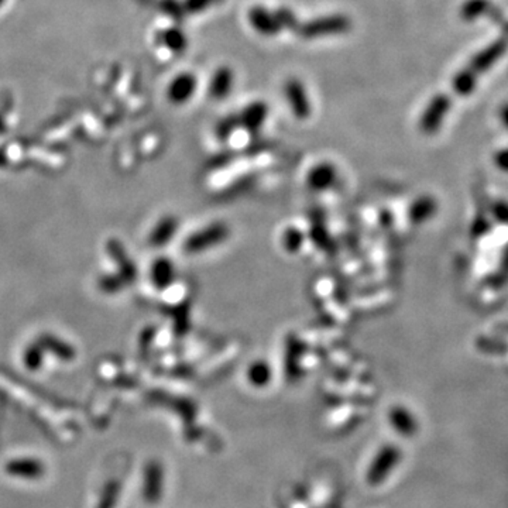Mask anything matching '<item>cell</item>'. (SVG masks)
I'll return each instance as SVG.
<instances>
[{"mask_svg":"<svg viewBox=\"0 0 508 508\" xmlns=\"http://www.w3.org/2000/svg\"><path fill=\"white\" fill-rule=\"evenodd\" d=\"M401 449L395 445H384L382 446L377 453L374 454L367 470H366V481L373 486L377 487L383 481H386L391 473L397 469L401 462Z\"/></svg>","mask_w":508,"mask_h":508,"instance_id":"cell-1","label":"cell"},{"mask_svg":"<svg viewBox=\"0 0 508 508\" xmlns=\"http://www.w3.org/2000/svg\"><path fill=\"white\" fill-rule=\"evenodd\" d=\"M351 20L344 14H329L313 19L305 24H300L298 33L304 38H320L349 32Z\"/></svg>","mask_w":508,"mask_h":508,"instance_id":"cell-2","label":"cell"},{"mask_svg":"<svg viewBox=\"0 0 508 508\" xmlns=\"http://www.w3.org/2000/svg\"><path fill=\"white\" fill-rule=\"evenodd\" d=\"M229 233L228 225L221 222L212 223L190 236L185 242V250L188 253H201L210 247H217L228 240Z\"/></svg>","mask_w":508,"mask_h":508,"instance_id":"cell-3","label":"cell"},{"mask_svg":"<svg viewBox=\"0 0 508 508\" xmlns=\"http://www.w3.org/2000/svg\"><path fill=\"white\" fill-rule=\"evenodd\" d=\"M285 99L292 111V115L300 120L311 116V102L304 84L297 78H289L284 84Z\"/></svg>","mask_w":508,"mask_h":508,"instance_id":"cell-4","label":"cell"},{"mask_svg":"<svg viewBox=\"0 0 508 508\" xmlns=\"http://www.w3.org/2000/svg\"><path fill=\"white\" fill-rule=\"evenodd\" d=\"M448 111H449V99L443 95L435 96L430 102V104L426 106V109L423 111L421 116V120H419L421 130L423 133H428V135L435 133L442 126V122Z\"/></svg>","mask_w":508,"mask_h":508,"instance_id":"cell-5","label":"cell"},{"mask_svg":"<svg viewBox=\"0 0 508 508\" xmlns=\"http://www.w3.org/2000/svg\"><path fill=\"white\" fill-rule=\"evenodd\" d=\"M249 21L252 27L261 36L274 37L283 32L273 10H269L264 6L252 8L249 10Z\"/></svg>","mask_w":508,"mask_h":508,"instance_id":"cell-6","label":"cell"},{"mask_svg":"<svg viewBox=\"0 0 508 508\" xmlns=\"http://www.w3.org/2000/svg\"><path fill=\"white\" fill-rule=\"evenodd\" d=\"M338 170L332 163L322 162L311 168L307 174V184L312 191L324 192L329 190L331 186L336 182Z\"/></svg>","mask_w":508,"mask_h":508,"instance_id":"cell-7","label":"cell"},{"mask_svg":"<svg viewBox=\"0 0 508 508\" xmlns=\"http://www.w3.org/2000/svg\"><path fill=\"white\" fill-rule=\"evenodd\" d=\"M388 422L393 431L401 437H412L418 431L415 415L403 406H394L388 412Z\"/></svg>","mask_w":508,"mask_h":508,"instance_id":"cell-8","label":"cell"},{"mask_svg":"<svg viewBox=\"0 0 508 508\" xmlns=\"http://www.w3.org/2000/svg\"><path fill=\"white\" fill-rule=\"evenodd\" d=\"M234 82L233 71L229 67H221L212 75L209 82V93L215 99H223L232 92Z\"/></svg>","mask_w":508,"mask_h":508,"instance_id":"cell-9","label":"cell"},{"mask_svg":"<svg viewBox=\"0 0 508 508\" xmlns=\"http://www.w3.org/2000/svg\"><path fill=\"white\" fill-rule=\"evenodd\" d=\"M267 115H269V108H267L264 102H253L246 106L245 111L242 112L240 123L249 131H257L264 124Z\"/></svg>","mask_w":508,"mask_h":508,"instance_id":"cell-10","label":"cell"},{"mask_svg":"<svg viewBox=\"0 0 508 508\" xmlns=\"http://www.w3.org/2000/svg\"><path fill=\"white\" fill-rule=\"evenodd\" d=\"M195 88H197L195 76L191 74H182L178 78H175L174 82L171 84L170 98L177 103H182L194 95Z\"/></svg>","mask_w":508,"mask_h":508,"instance_id":"cell-11","label":"cell"},{"mask_svg":"<svg viewBox=\"0 0 508 508\" xmlns=\"http://www.w3.org/2000/svg\"><path fill=\"white\" fill-rule=\"evenodd\" d=\"M438 210L437 201L431 197L418 198L410 208V219L414 223H423L430 221Z\"/></svg>","mask_w":508,"mask_h":508,"instance_id":"cell-12","label":"cell"},{"mask_svg":"<svg viewBox=\"0 0 508 508\" xmlns=\"http://www.w3.org/2000/svg\"><path fill=\"white\" fill-rule=\"evenodd\" d=\"M273 379V370L264 360H256L247 368V382L257 388H264Z\"/></svg>","mask_w":508,"mask_h":508,"instance_id":"cell-13","label":"cell"},{"mask_svg":"<svg viewBox=\"0 0 508 508\" xmlns=\"http://www.w3.org/2000/svg\"><path fill=\"white\" fill-rule=\"evenodd\" d=\"M174 274V265L167 258H158L151 269L153 283L159 289L167 288L173 283Z\"/></svg>","mask_w":508,"mask_h":508,"instance_id":"cell-14","label":"cell"},{"mask_svg":"<svg viewBox=\"0 0 508 508\" xmlns=\"http://www.w3.org/2000/svg\"><path fill=\"white\" fill-rule=\"evenodd\" d=\"M177 230V221L174 218H166L157 225L151 234V243L155 246H162L167 243Z\"/></svg>","mask_w":508,"mask_h":508,"instance_id":"cell-15","label":"cell"},{"mask_svg":"<svg viewBox=\"0 0 508 508\" xmlns=\"http://www.w3.org/2000/svg\"><path fill=\"white\" fill-rule=\"evenodd\" d=\"M281 30H297L300 27V23L297 20V16L292 13V10L287 9V8H278L276 10H273Z\"/></svg>","mask_w":508,"mask_h":508,"instance_id":"cell-16","label":"cell"},{"mask_svg":"<svg viewBox=\"0 0 508 508\" xmlns=\"http://www.w3.org/2000/svg\"><path fill=\"white\" fill-rule=\"evenodd\" d=\"M302 243V234L297 229H291L284 234V245L288 250L297 252Z\"/></svg>","mask_w":508,"mask_h":508,"instance_id":"cell-17","label":"cell"},{"mask_svg":"<svg viewBox=\"0 0 508 508\" xmlns=\"http://www.w3.org/2000/svg\"><path fill=\"white\" fill-rule=\"evenodd\" d=\"M24 359L30 368H37L41 363V351L38 349V347H30L27 353H25Z\"/></svg>","mask_w":508,"mask_h":508,"instance_id":"cell-18","label":"cell"},{"mask_svg":"<svg viewBox=\"0 0 508 508\" xmlns=\"http://www.w3.org/2000/svg\"><path fill=\"white\" fill-rule=\"evenodd\" d=\"M236 124H237V122H233V119L232 118H229V119H226V120H223L219 126H218V136L221 137V139H228L229 136H230V133H232V130L236 127Z\"/></svg>","mask_w":508,"mask_h":508,"instance_id":"cell-19","label":"cell"},{"mask_svg":"<svg viewBox=\"0 0 508 508\" xmlns=\"http://www.w3.org/2000/svg\"><path fill=\"white\" fill-rule=\"evenodd\" d=\"M494 217L504 222V223H508V203L505 202H497L496 206H494Z\"/></svg>","mask_w":508,"mask_h":508,"instance_id":"cell-20","label":"cell"},{"mask_svg":"<svg viewBox=\"0 0 508 508\" xmlns=\"http://www.w3.org/2000/svg\"><path fill=\"white\" fill-rule=\"evenodd\" d=\"M496 164L498 168H501L503 171H508V150L500 151L496 155Z\"/></svg>","mask_w":508,"mask_h":508,"instance_id":"cell-21","label":"cell"},{"mask_svg":"<svg viewBox=\"0 0 508 508\" xmlns=\"http://www.w3.org/2000/svg\"><path fill=\"white\" fill-rule=\"evenodd\" d=\"M210 2L212 0H191V8L194 10H201V9H205Z\"/></svg>","mask_w":508,"mask_h":508,"instance_id":"cell-22","label":"cell"},{"mask_svg":"<svg viewBox=\"0 0 508 508\" xmlns=\"http://www.w3.org/2000/svg\"><path fill=\"white\" fill-rule=\"evenodd\" d=\"M500 119H501V123L505 129H508V103L504 104L501 111H500Z\"/></svg>","mask_w":508,"mask_h":508,"instance_id":"cell-23","label":"cell"}]
</instances>
